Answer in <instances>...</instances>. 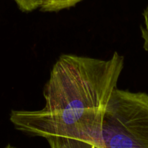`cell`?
<instances>
[{"label":"cell","instance_id":"277c9868","mask_svg":"<svg viewBox=\"0 0 148 148\" xmlns=\"http://www.w3.org/2000/svg\"><path fill=\"white\" fill-rule=\"evenodd\" d=\"M15 1L21 11L28 12L41 8L44 0H15Z\"/></svg>","mask_w":148,"mask_h":148},{"label":"cell","instance_id":"3957f363","mask_svg":"<svg viewBox=\"0 0 148 148\" xmlns=\"http://www.w3.org/2000/svg\"><path fill=\"white\" fill-rule=\"evenodd\" d=\"M82 0H44L41 10L43 12H58L70 8Z\"/></svg>","mask_w":148,"mask_h":148},{"label":"cell","instance_id":"8992f818","mask_svg":"<svg viewBox=\"0 0 148 148\" xmlns=\"http://www.w3.org/2000/svg\"><path fill=\"white\" fill-rule=\"evenodd\" d=\"M4 148H19V147H15V146L11 145H7Z\"/></svg>","mask_w":148,"mask_h":148},{"label":"cell","instance_id":"5b68a950","mask_svg":"<svg viewBox=\"0 0 148 148\" xmlns=\"http://www.w3.org/2000/svg\"><path fill=\"white\" fill-rule=\"evenodd\" d=\"M143 24L141 25V36L143 40V48L148 53V6L142 12Z\"/></svg>","mask_w":148,"mask_h":148},{"label":"cell","instance_id":"6da1fadb","mask_svg":"<svg viewBox=\"0 0 148 148\" xmlns=\"http://www.w3.org/2000/svg\"><path fill=\"white\" fill-rule=\"evenodd\" d=\"M124 58L107 60L63 54L52 67L38 111H12L15 128L33 137L94 141L102 128L109 99L117 86Z\"/></svg>","mask_w":148,"mask_h":148},{"label":"cell","instance_id":"7a4b0ae2","mask_svg":"<svg viewBox=\"0 0 148 148\" xmlns=\"http://www.w3.org/2000/svg\"><path fill=\"white\" fill-rule=\"evenodd\" d=\"M97 146L148 148V94L114 90L104 110Z\"/></svg>","mask_w":148,"mask_h":148}]
</instances>
